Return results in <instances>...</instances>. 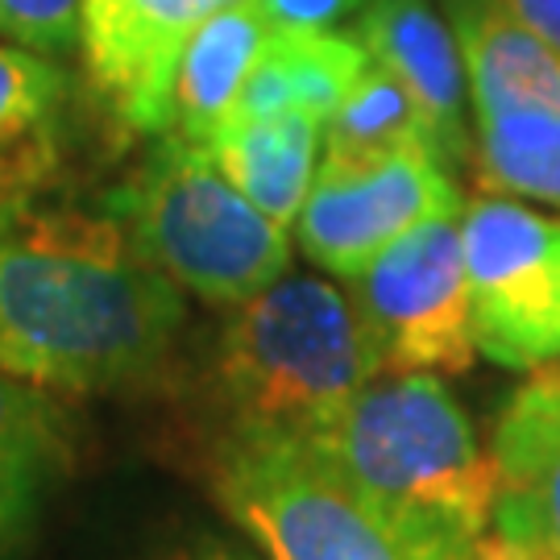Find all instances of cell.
<instances>
[{"mask_svg":"<svg viewBox=\"0 0 560 560\" xmlns=\"http://www.w3.org/2000/svg\"><path fill=\"white\" fill-rule=\"evenodd\" d=\"M402 145H432L420 104L386 67L370 59L353 88L345 92L337 113L324 125V154L340 159H365V154H390ZM441 154V150H436Z\"/></svg>","mask_w":560,"mask_h":560,"instance_id":"cell-18","label":"cell"},{"mask_svg":"<svg viewBox=\"0 0 560 560\" xmlns=\"http://www.w3.org/2000/svg\"><path fill=\"white\" fill-rule=\"evenodd\" d=\"M83 0H0V42L59 59L80 46Z\"/></svg>","mask_w":560,"mask_h":560,"instance_id":"cell-20","label":"cell"},{"mask_svg":"<svg viewBox=\"0 0 560 560\" xmlns=\"http://www.w3.org/2000/svg\"><path fill=\"white\" fill-rule=\"evenodd\" d=\"M511 21H520L523 30H532L540 42L560 50V0H490Z\"/></svg>","mask_w":560,"mask_h":560,"instance_id":"cell-22","label":"cell"},{"mask_svg":"<svg viewBox=\"0 0 560 560\" xmlns=\"http://www.w3.org/2000/svg\"><path fill=\"white\" fill-rule=\"evenodd\" d=\"M125 233L179 291L217 307L291 270V233L241 196L203 145L166 138L117 196Z\"/></svg>","mask_w":560,"mask_h":560,"instance_id":"cell-4","label":"cell"},{"mask_svg":"<svg viewBox=\"0 0 560 560\" xmlns=\"http://www.w3.org/2000/svg\"><path fill=\"white\" fill-rule=\"evenodd\" d=\"M474 175L490 196L560 212V113L523 108L474 120Z\"/></svg>","mask_w":560,"mask_h":560,"instance_id":"cell-17","label":"cell"},{"mask_svg":"<svg viewBox=\"0 0 560 560\" xmlns=\"http://www.w3.org/2000/svg\"><path fill=\"white\" fill-rule=\"evenodd\" d=\"M448 212H460V196L448 162L432 145H402L365 159L324 154L295 233L320 270L358 279L402 233Z\"/></svg>","mask_w":560,"mask_h":560,"instance_id":"cell-8","label":"cell"},{"mask_svg":"<svg viewBox=\"0 0 560 560\" xmlns=\"http://www.w3.org/2000/svg\"><path fill=\"white\" fill-rule=\"evenodd\" d=\"M478 353L511 370L560 361V217L515 196H481L460 212Z\"/></svg>","mask_w":560,"mask_h":560,"instance_id":"cell-6","label":"cell"},{"mask_svg":"<svg viewBox=\"0 0 560 560\" xmlns=\"http://www.w3.org/2000/svg\"><path fill=\"white\" fill-rule=\"evenodd\" d=\"M324 125L307 113L229 120L208 154L245 200L282 229H295L320 171Z\"/></svg>","mask_w":560,"mask_h":560,"instance_id":"cell-16","label":"cell"},{"mask_svg":"<svg viewBox=\"0 0 560 560\" xmlns=\"http://www.w3.org/2000/svg\"><path fill=\"white\" fill-rule=\"evenodd\" d=\"M270 30H332L365 0H254Z\"/></svg>","mask_w":560,"mask_h":560,"instance_id":"cell-21","label":"cell"},{"mask_svg":"<svg viewBox=\"0 0 560 560\" xmlns=\"http://www.w3.org/2000/svg\"><path fill=\"white\" fill-rule=\"evenodd\" d=\"M365 46L340 30H275L241 83L233 120L307 113L320 125L337 113L345 92L365 71Z\"/></svg>","mask_w":560,"mask_h":560,"instance_id":"cell-14","label":"cell"},{"mask_svg":"<svg viewBox=\"0 0 560 560\" xmlns=\"http://www.w3.org/2000/svg\"><path fill=\"white\" fill-rule=\"evenodd\" d=\"M353 34L365 55L420 104L441 159L448 166H474L469 80L448 18L436 13L432 0H365Z\"/></svg>","mask_w":560,"mask_h":560,"instance_id":"cell-11","label":"cell"},{"mask_svg":"<svg viewBox=\"0 0 560 560\" xmlns=\"http://www.w3.org/2000/svg\"><path fill=\"white\" fill-rule=\"evenodd\" d=\"M386 374H465L478 358L460 212L432 217L349 279Z\"/></svg>","mask_w":560,"mask_h":560,"instance_id":"cell-7","label":"cell"},{"mask_svg":"<svg viewBox=\"0 0 560 560\" xmlns=\"http://www.w3.org/2000/svg\"><path fill=\"white\" fill-rule=\"evenodd\" d=\"M50 457V411L38 390L0 361V536L13 532L42 486Z\"/></svg>","mask_w":560,"mask_h":560,"instance_id":"cell-19","label":"cell"},{"mask_svg":"<svg viewBox=\"0 0 560 560\" xmlns=\"http://www.w3.org/2000/svg\"><path fill=\"white\" fill-rule=\"evenodd\" d=\"M183 316V291L120 221L0 203V361L30 386H133L175 349Z\"/></svg>","mask_w":560,"mask_h":560,"instance_id":"cell-1","label":"cell"},{"mask_svg":"<svg viewBox=\"0 0 560 560\" xmlns=\"http://www.w3.org/2000/svg\"><path fill=\"white\" fill-rule=\"evenodd\" d=\"M527 386H536V390H544V395H557L560 399V361H548V365H540V370H532Z\"/></svg>","mask_w":560,"mask_h":560,"instance_id":"cell-24","label":"cell"},{"mask_svg":"<svg viewBox=\"0 0 560 560\" xmlns=\"http://www.w3.org/2000/svg\"><path fill=\"white\" fill-rule=\"evenodd\" d=\"M159 560H245V557L229 552L224 544H196V548H179V552H166Z\"/></svg>","mask_w":560,"mask_h":560,"instance_id":"cell-23","label":"cell"},{"mask_svg":"<svg viewBox=\"0 0 560 560\" xmlns=\"http://www.w3.org/2000/svg\"><path fill=\"white\" fill-rule=\"evenodd\" d=\"M270 25L254 0H233L203 21L187 42L171 88V125L166 133L191 145H212V138L233 120L241 83L270 42Z\"/></svg>","mask_w":560,"mask_h":560,"instance_id":"cell-15","label":"cell"},{"mask_svg":"<svg viewBox=\"0 0 560 560\" xmlns=\"http://www.w3.org/2000/svg\"><path fill=\"white\" fill-rule=\"evenodd\" d=\"M494 494L478 560H560V399L520 386L494 448Z\"/></svg>","mask_w":560,"mask_h":560,"instance_id":"cell-10","label":"cell"},{"mask_svg":"<svg viewBox=\"0 0 560 560\" xmlns=\"http://www.w3.org/2000/svg\"><path fill=\"white\" fill-rule=\"evenodd\" d=\"M224 4L233 0H83V67L125 129L166 133L183 50Z\"/></svg>","mask_w":560,"mask_h":560,"instance_id":"cell-9","label":"cell"},{"mask_svg":"<svg viewBox=\"0 0 560 560\" xmlns=\"http://www.w3.org/2000/svg\"><path fill=\"white\" fill-rule=\"evenodd\" d=\"M212 490L270 560H478L386 515L300 436H229Z\"/></svg>","mask_w":560,"mask_h":560,"instance_id":"cell-5","label":"cell"},{"mask_svg":"<svg viewBox=\"0 0 560 560\" xmlns=\"http://www.w3.org/2000/svg\"><path fill=\"white\" fill-rule=\"evenodd\" d=\"M386 374L349 287L282 275L233 307L217 340V390L233 436H312Z\"/></svg>","mask_w":560,"mask_h":560,"instance_id":"cell-3","label":"cell"},{"mask_svg":"<svg viewBox=\"0 0 560 560\" xmlns=\"http://www.w3.org/2000/svg\"><path fill=\"white\" fill-rule=\"evenodd\" d=\"M67 154V75L55 59L0 42V203L30 200Z\"/></svg>","mask_w":560,"mask_h":560,"instance_id":"cell-13","label":"cell"},{"mask_svg":"<svg viewBox=\"0 0 560 560\" xmlns=\"http://www.w3.org/2000/svg\"><path fill=\"white\" fill-rule=\"evenodd\" d=\"M448 25L465 59L474 120L523 108L560 113V50L490 0H448Z\"/></svg>","mask_w":560,"mask_h":560,"instance_id":"cell-12","label":"cell"},{"mask_svg":"<svg viewBox=\"0 0 560 560\" xmlns=\"http://www.w3.org/2000/svg\"><path fill=\"white\" fill-rule=\"evenodd\" d=\"M303 441L386 515L478 552L494 469L441 374H378Z\"/></svg>","mask_w":560,"mask_h":560,"instance_id":"cell-2","label":"cell"}]
</instances>
